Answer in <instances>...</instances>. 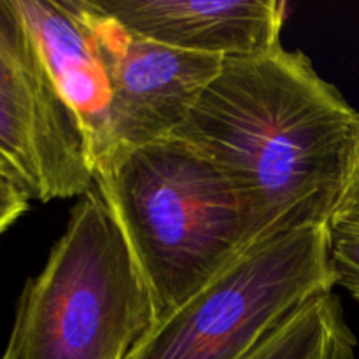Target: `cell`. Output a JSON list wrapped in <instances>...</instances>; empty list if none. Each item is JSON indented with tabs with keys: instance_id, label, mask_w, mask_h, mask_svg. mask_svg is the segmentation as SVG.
<instances>
[{
	"instance_id": "6da1fadb",
	"label": "cell",
	"mask_w": 359,
	"mask_h": 359,
	"mask_svg": "<svg viewBox=\"0 0 359 359\" xmlns=\"http://www.w3.org/2000/svg\"><path fill=\"white\" fill-rule=\"evenodd\" d=\"M358 128L359 112L311 58L280 44L223 60L172 135L226 175L266 237L332 223Z\"/></svg>"
},
{
	"instance_id": "7a4b0ae2",
	"label": "cell",
	"mask_w": 359,
	"mask_h": 359,
	"mask_svg": "<svg viewBox=\"0 0 359 359\" xmlns=\"http://www.w3.org/2000/svg\"><path fill=\"white\" fill-rule=\"evenodd\" d=\"M95 186L139 265L154 325L262 238L226 175L175 135L109 156Z\"/></svg>"
},
{
	"instance_id": "3957f363",
	"label": "cell",
	"mask_w": 359,
	"mask_h": 359,
	"mask_svg": "<svg viewBox=\"0 0 359 359\" xmlns=\"http://www.w3.org/2000/svg\"><path fill=\"white\" fill-rule=\"evenodd\" d=\"M154 309L125 233L97 186L70 212L44 269L25 284L7 359H125Z\"/></svg>"
},
{
	"instance_id": "277c9868",
	"label": "cell",
	"mask_w": 359,
	"mask_h": 359,
	"mask_svg": "<svg viewBox=\"0 0 359 359\" xmlns=\"http://www.w3.org/2000/svg\"><path fill=\"white\" fill-rule=\"evenodd\" d=\"M335 286L330 224L266 235L156 323L125 359H245Z\"/></svg>"
},
{
	"instance_id": "5b68a950",
	"label": "cell",
	"mask_w": 359,
	"mask_h": 359,
	"mask_svg": "<svg viewBox=\"0 0 359 359\" xmlns=\"http://www.w3.org/2000/svg\"><path fill=\"white\" fill-rule=\"evenodd\" d=\"M0 156L30 200L81 198L95 186L79 121L60 97L14 0H0Z\"/></svg>"
},
{
	"instance_id": "8992f818",
	"label": "cell",
	"mask_w": 359,
	"mask_h": 359,
	"mask_svg": "<svg viewBox=\"0 0 359 359\" xmlns=\"http://www.w3.org/2000/svg\"><path fill=\"white\" fill-rule=\"evenodd\" d=\"M79 7L109 83L107 118L93 161L97 168L118 151L170 137L223 60L139 37L98 9L95 0H79Z\"/></svg>"
},
{
	"instance_id": "52a82bcc",
	"label": "cell",
	"mask_w": 359,
	"mask_h": 359,
	"mask_svg": "<svg viewBox=\"0 0 359 359\" xmlns=\"http://www.w3.org/2000/svg\"><path fill=\"white\" fill-rule=\"evenodd\" d=\"M126 30L167 48L214 58L252 56L280 46L279 0H95Z\"/></svg>"
},
{
	"instance_id": "ba28073f",
	"label": "cell",
	"mask_w": 359,
	"mask_h": 359,
	"mask_svg": "<svg viewBox=\"0 0 359 359\" xmlns=\"http://www.w3.org/2000/svg\"><path fill=\"white\" fill-rule=\"evenodd\" d=\"M14 2L34 35L60 97L79 121L93 163L107 118L109 83L104 60L81 13L79 0Z\"/></svg>"
},
{
	"instance_id": "9c48e42d",
	"label": "cell",
	"mask_w": 359,
	"mask_h": 359,
	"mask_svg": "<svg viewBox=\"0 0 359 359\" xmlns=\"http://www.w3.org/2000/svg\"><path fill=\"white\" fill-rule=\"evenodd\" d=\"M358 340L340 298H314L245 359H356Z\"/></svg>"
},
{
	"instance_id": "30bf717a",
	"label": "cell",
	"mask_w": 359,
	"mask_h": 359,
	"mask_svg": "<svg viewBox=\"0 0 359 359\" xmlns=\"http://www.w3.org/2000/svg\"><path fill=\"white\" fill-rule=\"evenodd\" d=\"M330 252L337 272V286L359 302V223H330Z\"/></svg>"
},
{
	"instance_id": "8fae6325",
	"label": "cell",
	"mask_w": 359,
	"mask_h": 359,
	"mask_svg": "<svg viewBox=\"0 0 359 359\" xmlns=\"http://www.w3.org/2000/svg\"><path fill=\"white\" fill-rule=\"evenodd\" d=\"M332 221L359 223V128L346 188H344L342 196H340L339 205H337Z\"/></svg>"
},
{
	"instance_id": "7c38bea8",
	"label": "cell",
	"mask_w": 359,
	"mask_h": 359,
	"mask_svg": "<svg viewBox=\"0 0 359 359\" xmlns=\"http://www.w3.org/2000/svg\"><path fill=\"white\" fill-rule=\"evenodd\" d=\"M30 196L9 179L0 177V235L28 210Z\"/></svg>"
},
{
	"instance_id": "4fadbf2b",
	"label": "cell",
	"mask_w": 359,
	"mask_h": 359,
	"mask_svg": "<svg viewBox=\"0 0 359 359\" xmlns=\"http://www.w3.org/2000/svg\"><path fill=\"white\" fill-rule=\"evenodd\" d=\"M0 177H4V179H9V181H13L14 184H18L20 186V182H18V177H16V174H14L13 172V168L9 167V165H7V161L4 160L2 156H0ZM21 188V186H20ZM23 189V188H21Z\"/></svg>"
},
{
	"instance_id": "5bb4252c",
	"label": "cell",
	"mask_w": 359,
	"mask_h": 359,
	"mask_svg": "<svg viewBox=\"0 0 359 359\" xmlns=\"http://www.w3.org/2000/svg\"><path fill=\"white\" fill-rule=\"evenodd\" d=\"M0 359H7V358H6V356H4V354H2V358H0Z\"/></svg>"
}]
</instances>
